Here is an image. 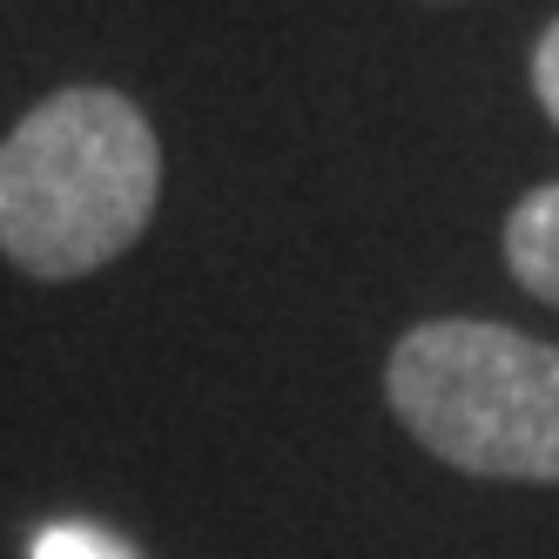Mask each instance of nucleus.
Instances as JSON below:
<instances>
[{
    "mask_svg": "<svg viewBox=\"0 0 559 559\" xmlns=\"http://www.w3.org/2000/svg\"><path fill=\"white\" fill-rule=\"evenodd\" d=\"M163 195V142L115 88H61L0 142V257L74 284L142 243Z\"/></svg>",
    "mask_w": 559,
    "mask_h": 559,
    "instance_id": "obj_1",
    "label": "nucleus"
},
{
    "mask_svg": "<svg viewBox=\"0 0 559 559\" xmlns=\"http://www.w3.org/2000/svg\"><path fill=\"white\" fill-rule=\"evenodd\" d=\"M384 397L438 465L506 486H559L552 344L486 317H431L391 344Z\"/></svg>",
    "mask_w": 559,
    "mask_h": 559,
    "instance_id": "obj_2",
    "label": "nucleus"
},
{
    "mask_svg": "<svg viewBox=\"0 0 559 559\" xmlns=\"http://www.w3.org/2000/svg\"><path fill=\"white\" fill-rule=\"evenodd\" d=\"M506 270L519 290L559 310V182H539L506 216Z\"/></svg>",
    "mask_w": 559,
    "mask_h": 559,
    "instance_id": "obj_3",
    "label": "nucleus"
},
{
    "mask_svg": "<svg viewBox=\"0 0 559 559\" xmlns=\"http://www.w3.org/2000/svg\"><path fill=\"white\" fill-rule=\"evenodd\" d=\"M34 559H129V546H115L95 526H48L34 539Z\"/></svg>",
    "mask_w": 559,
    "mask_h": 559,
    "instance_id": "obj_4",
    "label": "nucleus"
},
{
    "mask_svg": "<svg viewBox=\"0 0 559 559\" xmlns=\"http://www.w3.org/2000/svg\"><path fill=\"white\" fill-rule=\"evenodd\" d=\"M533 95H539V108L552 115V129H559V21L539 34V48H533Z\"/></svg>",
    "mask_w": 559,
    "mask_h": 559,
    "instance_id": "obj_5",
    "label": "nucleus"
}]
</instances>
